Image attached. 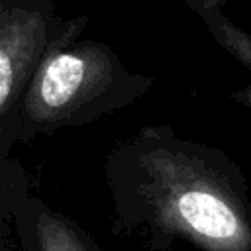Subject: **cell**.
<instances>
[{"label": "cell", "mask_w": 251, "mask_h": 251, "mask_svg": "<svg viewBox=\"0 0 251 251\" xmlns=\"http://www.w3.org/2000/svg\"><path fill=\"white\" fill-rule=\"evenodd\" d=\"M190 12L200 20L212 39L241 63L249 73V82L229 94L233 102L251 110V31L243 29L226 10V0H184Z\"/></svg>", "instance_id": "277c9868"}, {"label": "cell", "mask_w": 251, "mask_h": 251, "mask_svg": "<svg viewBox=\"0 0 251 251\" xmlns=\"http://www.w3.org/2000/svg\"><path fill=\"white\" fill-rule=\"evenodd\" d=\"M37 235L41 251H84L67 222L47 210H41L37 216Z\"/></svg>", "instance_id": "5b68a950"}, {"label": "cell", "mask_w": 251, "mask_h": 251, "mask_svg": "<svg viewBox=\"0 0 251 251\" xmlns=\"http://www.w3.org/2000/svg\"><path fill=\"white\" fill-rule=\"evenodd\" d=\"M112 178L169 224L216 245H239L247 226L237 171L216 147L184 139L171 126H143L108 155Z\"/></svg>", "instance_id": "6da1fadb"}, {"label": "cell", "mask_w": 251, "mask_h": 251, "mask_svg": "<svg viewBox=\"0 0 251 251\" xmlns=\"http://www.w3.org/2000/svg\"><path fill=\"white\" fill-rule=\"evenodd\" d=\"M88 16L69 18L22 98L14 143L84 127L143 98L153 76L131 71L104 41L80 37Z\"/></svg>", "instance_id": "7a4b0ae2"}, {"label": "cell", "mask_w": 251, "mask_h": 251, "mask_svg": "<svg viewBox=\"0 0 251 251\" xmlns=\"http://www.w3.org/2000/svg\"><path fill=\"white\" fill-rule=\"evenodd\" d=\"M51 0H0V149L14 145L18 110L35 71L65 33Z\"/></svg>", "instance_id": "3957f363"}]
</instances>
